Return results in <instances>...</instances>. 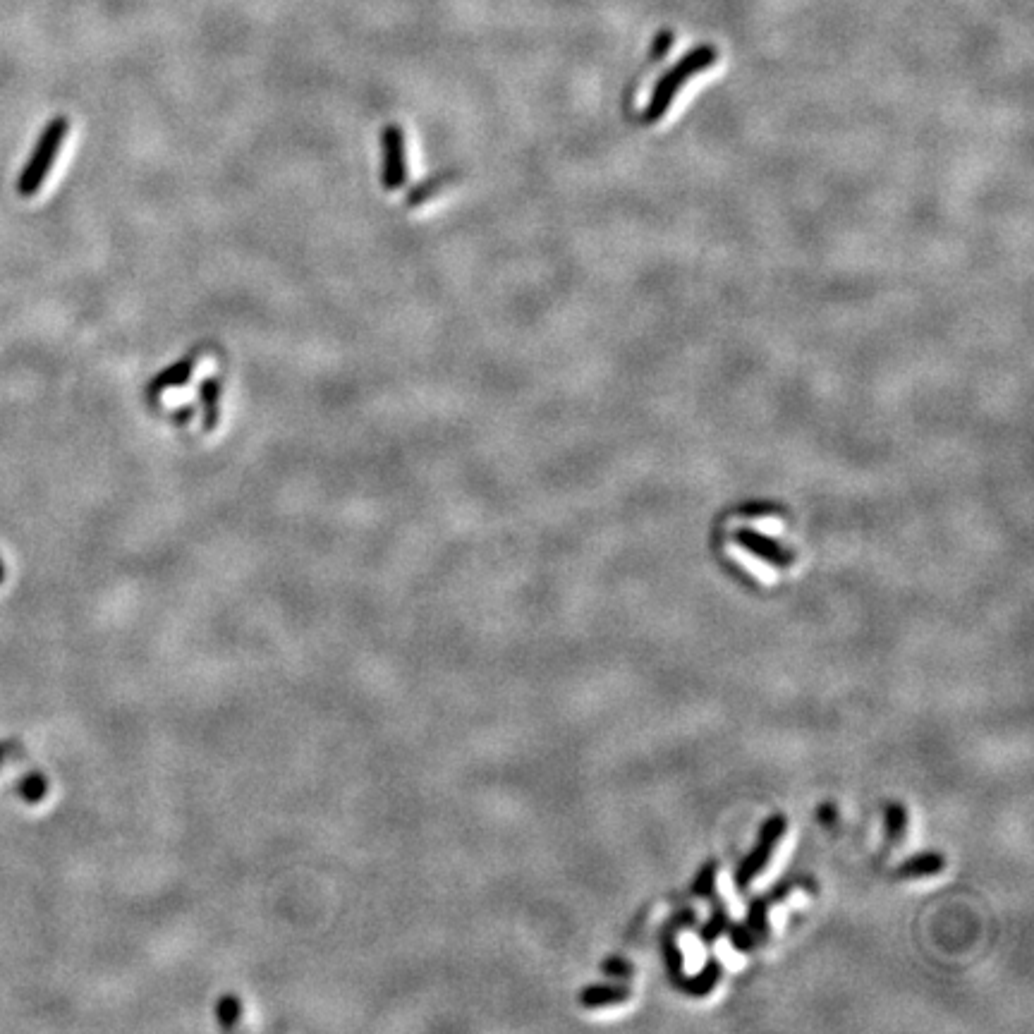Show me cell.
Wrapping results in <instances>:
<instances>
[{
  "label": "cell",
  "mask_w": 1034,
  "mask_h": 1034,
  "mask_svg": "<svg viewBox=\"0 0 1034 1034\" xmlns=\"http://www.w3.org/2000/svg\"><path fill=\"white\" fill-rule=\"evenodd\" d=\"M221 393V376H206L202 386H199V403H202L204 412V431H214L218 427V419H221Z\"/></svg>",
  "instance_id": "52a82bcc"
},
{
  "label": "cell",
  "mask_w": 1034,
  "mask_h": 1034,
  "mask_svg": "<svg viewBox=\"0 0 1034 1034\" xmlns=\"http://www.w3.org/2000/svg\"><path fill=\"white\" fill-rule=\"evenodd\" d=\"M714 877L716 865L709 862V865H704L702 872H699L695 886H692V893H695V896H711V893H714Z\"/></svg>",
  "instance_id": "9a60e30c"
},
{
  "label": "cell",
  "mask_w": 1034,
  "mask_h": 1034,
  "mask_svg": "<svg viewBox=\"0 0 1034 1034\" xmlns=\"http://www.w3.org/2000/svg\"><path fill=\"white\" fill-rule=\"evenodd\" d=\"M764 920H766V898H759V900H754V905H752V910H750V920H747V927H752V929H757V932H762Z\"/></svg>",
  "instance_id": "2e32d148"
},
{
  "label": "cell",
  "mask_w": 1034,
  "mask_h": 1034,
  "mask_svg": "<svg viewBox=\"0 0 1034 1034\" xmlns=\"http://www.w3.org/2000/svg\"><path fill=\"white\" fill-rule=\"evenodd\" d=\"M604 967H606V972H613V975H616V977H628V975H630L628 967H625V965L620 963V960H616V958L608 960V963H606Z\"/></svg>",
  "instance_id": "ac0fdd59"
},
{
  "label": "cell",
  "mask_w": 1034,
  "mask_h": 1034,
  "mask_svg": "<svg viewBox=\"0 0 1034 1034\" xmlns=\"http://www.w3.org/2000/svg\"><path fill=\"white\" fill-rule=\"evenodd\" d=\"M0 757H3V750H0Z\"/></svg>",
  "instance_id": "44dd1931"
},
{
  "label": "cell",
  "mask_w": 1034,
  "mask_h": 1034,
  "mask_svg": "<svg viewBox=\"0 0 1034 1034\" xmlns=\"http://www.w3.org/2000/svg\"><path fill=\"white\" fill-rule=\"evenodd\" d=\"M3 580H5V565L0 563V585H3Z\"/></svg>",
  "instance_id": "ffe728a7"
},
{
  "label": "cell",
  "mask_w": 1034,
  "mask_h": 1034,
  "mask_svg": "<svg viewBox=\"0 0 1034 1034\" xmlns=\"http://www.w3.org/2000/svg\"><path fill=\"white\" fill-rule=\"evenodd\" d=\"M719 977H721V965L711 960V963L704 967V970L699 972L697 977H690V979H687V982H683V989L687 991V994H692V996H704V994H709V991L716 987Z\"/></svg>",
  "instance_id": "8fae6325"
},
{
  "label": "cell",
  "mask_w": 1034,
  "mask_h": 1034,
  "mask_svg": "<svg viewBox=\"0 0 1034 1034\" xmlns=\"http://www.w3.org/2000/svg\"><path fill=\"white\" fill-rule=\"evenodd\" d=\"M946 867V860L936 853H922L910 857V860L903 862V867L898 869L896 877L900 879H915V877H929V874L941 872Z\"/></svg>",
  "instance_id": "9c48e42d"
},
{
  "label": "cell",
  "mask_w": 1034,
  "mask_h": 1034,
  "mask_svg": "<svg viewBox=\"0 0 1034 1034\" xmlns=\"http://www.w3.org/2000/svg\"><path fill=\"white\" fill-rule=\"evenodd\" d=\"M833 814H836V812H833V807H831V805H826L824 810H821V819H826V824H831V821H833Z\"/></svg>",
  "instance_id": "d6986e66"
},
{
  "label": "cell",
  "mask_w": 1034,
  "mask_h": 1034,
  "mask_svg": "<svg viewBox=\"0 0 1034 1034\" xmlns=\"http://www.w3.org/2000/svg\"><path fill=\"white\" fill-rule=\"evenodd\" d=\"M455 178H458L455 173H436V175H431V178L422 180L419 185H415L410 192H407L405 206L407 209H417V206L427 204L431 197H436V194H439L446 185H450Z\"/></svg>",
  "instance_id": "ba28073f"
},
{
  "label": "cell",
  "mask_w": 1034,
  "mask_h": 1034,
  "mask_svg": "<svg viewBox=\"0 0 1034 1034\" xmlns=\"http://www.w3.org/2000/svg\"><path fill=\"white\" fill-rule=\"evenodd\" d=\"M199 357H202V352H190V355L180 357L178 362H173L170 367L163 369L161 374H156L154 379L149 381V388H147L149 398H156V395H161V393H168V391H175V388L187 386V381H190L194 376V371H197Z\"/></svg>",
  "instance_id": "8992f818"
},
{
  "label": "cell",
  "mask_w": 1034,
  "mask_h": 1034,
  "mask_svg": "<svg viewBox=\"0 0 1034 1034\" xmlns=\"http://www.w3.org/2000/svg\"><path fill=\"white\" fill-rule=\"evenodd\" d=\"M628 996H630V991L625 987H604V984H599V987L585 989V994H582V1003L589 1008L608 1006V1003L628 1001Z\"/></svg>",
  "instance_id": "30bf717a"
},
{
  "label": "cell",
  "mask_w": 1034,
  "mask_h": 1034,
  "mask_svg": "<svg viewBox=\"0 0 1034 1034\" xmlns=\"http://www.w3.org/2000/svg\"><path fill=\"white\" fill-rule=\"evenodd\" d=\"M733 539L738 541L742 549L752 551L754 556H759L766 563L776 565V568H788V565L795 561L793 553H790L788 549H783L778 541L764 537V534L757 532V529H747V527L738 529Z\"/></svg>",
  "instance_id": "5b68a950"
},
{
  "label": "cell",
  "mask_w": 1034,
  "mask_h": 1034,
  "mask_svg": "<svg viewBox=\"0 0 1034 1034\" xmlns=\"http://www.w3.org/2000/svg\"><path fill=\"white\" fill-rule=\"evenodd\" d=\"M410 180L407 166V139L400 125L388 123L381 127V185L386 192L403 190Z\"/></svg>",
  "instance_id": "3957f363"
},
{
  "label": "cell",
  "mask_w": 1034,
  "mask_h": 1034,
  "mask_svg": "<svg viewBox=\"0 0 1034 1034\" xmlns=\"http://www.w3.org/2000/svg\"><path fill=\"white\" fill-rule=\"evenodd\" d=\"M726 929H728V915H726V910L716 903L714 915H711V920L704 924V929H702V941L704 944H714V941L719 939Z\"/></svg>",
  "instance_id": "4fadbf2b"
},
{
  "label": "cell",
  "mask_w": 1034,
  "mask_h": 1034,
  "mask_svg": "<svg viewBox=\"0 0 1034 1034\" xmlns=\"http://www.w3.org/2000/svg\"><path fill=\"white\" fill-rule=\"evenodd\" d=\"M711 63H714V51H711V48H697L695 53H687L671 72H666V75L659 79V84H656L652 94V101H649V106L644 108L642 113L644 123H656V120L666 113V108L671 106V101L675 99V94H678V89L687 82V77L709 68Z\"/></svg>",
  "instance_id": "7a4b0ae2"
},
{
  "label": "cell",
  "mask_w": 1034,
  "mask_h": 1034,
  "mask_svg": "<svg viewBox=\"0 0 1034 1034\" xmlns=\"http://www.w3.org/2000/svg\"><path fill=\"white\" fill-rule=\"evenodd\" d=\"M46 790H48V783H46V778L41 776V774H29L20 783V793H22V798L27 800V802L41 800L46 795Z\"/></svg>",
  "instance_id": "5bb4252c"
},
{
  "label": "cell",
  "mask_w": 1034,
  "mask_h": 1034,
  "mask_svg": "<svg viewBox=\"0 0 1034 1034\" xmlns=\"http://www.w3.org/2000/svg\"><path fill=\"white\" fill-rule=\"evenodd\" d=\"M783 831H786V819H783L781 814H776V817L764 821L762 833H759L757 848H754L752 853L740 862L738 874H735V884H738L740 891H745V888L750 886V881L766 867V862H769L771 853H774L776 841L781 838Z\"/></svg>",
  "instance_id": "277c9868"
},
{
  "label": "cell",
  "mask_w": 1034,
  "mask_h": 1034,
  "mask_svg": "<svg viewBox=\"0 0 1034 1034\" xmlns=\"http://www.w3.org/2000/svg\"><path fill=\"white\" fill-rule=\"evenodd\" d=\"M905 824H908V814H905V807L898 805V802H891L886 805V838L888 843H896L903 838Z\"/></svg>",
  "instance_id": "7c38bea8"
},
{
  "label": "cell",
  "mask_w": 1034,
  "mask_h": 1034,
  "mask_svg": "<svg viewBox=\"0 0 1034 1034\" xmlns=\"http://www.w3.org/2000/svg\"><path fill=\"white\" fill-rule=\"evenodd\" d=\"M733 944L740 948V951H747V948L754 946V939L750 936V932H747L745 927H735L733 929Z\"/></svg>",
  "instance_id": "e0dca14e"
},
{
  "label": "cell",
  "mask_w": 1034,
  "mask_h": 1034,
  "mask_svg": "<svg viewBox=\"0 0 1034 1034\" xmlns=\"http://www.w3.org/2000/svg\"><path fill=\"white\" fill-rule=\"evenodd\" d=\"M68 132L70 120L65 118V115H56V118L44 127L41 137L36 139L32 156L24 163L20 178H17V192H20L22 197H34V194L44 187L60 149H63L65 139H68Z\"/></svg>",
  "instance_id": "6da1fadb"
}]
</instances>
